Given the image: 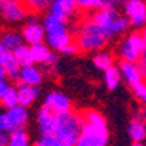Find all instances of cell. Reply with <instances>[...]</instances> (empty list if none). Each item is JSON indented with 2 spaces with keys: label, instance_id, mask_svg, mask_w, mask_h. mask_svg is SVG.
Segmentation results:
<instances>
[{
  "label": "cell",
  "instance_id": "cell-31",
  "mask_svg": "<svg viewBox=\"0 0 146 146\" xmlns=\"http://www.w3.org/2000/svg\"><path fill=\"white\" fill-rule=\"evenodd\" d=\"M0 131H2V133H7V131L10 133L12 131V127L9 124V120L6 117V113L0 114Z\"/></svg>",
  "mask_w": 146,
  "mask_h": 146
},
{
  "label": "cell",
  "instance_id": "cell-32",
  "mask_svg": "<svg viewBox=\"0 0 146 146\" xmlns=\"http://www.w3.org/2000/svg\"><path fill=\"white\" fill-rule=\"evenodd\" d=\"M133 89H135V94H136L137 98H140V100H142V102H145V104H146V83H143V82H142L140 85L135 86Z\"/></svg>",
  "mask_w": 146,
  "mask_h": 146
},
{
  "label": "cell",
  "instance_id": "cell-11",
  "mask_svg": "<svg viewBox=\"0 0 146 146\" xmlns=\"http://www.w3.org/2000/svg\"><path fill=\"white\" fill-rule=\"evenodd\" d=\"M5 113H6V117L9 120V124L12 127V131L18 130V129H23L29 120V113H28L27 107H22V105L9 108Z\"/></svg>",
  "mask_w": 146,
  "mask_h": 146
},
{
  "label": "cell",
  "instance_id": "cell-35",
  "mask_svg": "<svg viewBox=\"0 0 146 146\" xmlns=\"http://www.w3.org/2000/svg\"><path fill=\"white\" fill-rule=\"evenodd\" d=\"M10 83L7 82V80H2L0 82V98H2V96H5L9 91H10Z\"/></svg>",
  "mask_w": 146,
  "mask_h": 146
},
{
  "label": "cell",
  "instance_id": "cell-16",
  "mask_svg": "<svg viewBox=\"0 0 146 146\" xmlns=\"http://www.w3.org/2000/svg\"><path fill=\"white\" fill-rule=\"evenodd\" d=\"M40 89L38 86H29V85L21 83L18 86V95H19V105L29 107L34 104V101L38 98Z\"/></svg>",
  "mask_w": 146,
  "mask_h": 146
},
{
  "label": "cell",
  "instance_id": "cell-22",
  "mask_svg": "<svg viewBox=\"0 0 146 146\" xmlns=\"http://www.w3.org/2000/svg\"><path fill=\"white\" fill-rule=\"evenodd\" d=\"M50 50L45 44H36L31 47V56L34 63H45L48 56H50Z\"/></svg>",
  "mask_w": 146,
  "mask_h": 146
},
{
  "label": "cell",
  "instance_id": "cell-40",
  "mask_svg": "<svg viewBox=\"0 0 146 146\" xmlns=\"http://www.w3.org/2000/svg\"><path fill=\"white\" fill-rule=\"evenodd\" d=\"M137 118H140L142 121H145V123H146V110H142V111H140V115H139Z\"/></svg>",
  "mask_w": 146,
  "mask_h": 146
},
{
  "label": "cell",
  "instance_id": "cell-29",
  "mask_svg": "<svg viewBox=\"0 0 146 146\" xmlns=\"http://www.w3.org/2000/svg\"><path fill=\"white\" fill-rule=\"evenodd\" d=\"M78 7L83 10H91V9H101V0H75Z\"/></svg>",
  "mask_w": 146,
  "mask_h": 146
},
{
  "label": "cell",
  "instance_id": "cell-20",
  "mask_svg": "<svg viewBox=\"0 0 146 146\" xmlns=\"http://www.w3.org/2000/svg\"><path fill=\"white\" fill-rule=\"evenodd\" d=\"M121 79H123V76H121V72H120V69L115 67V66L110 67L108 70L104 72V82H105V85H107L108 89H115L118 85H120Z\"/></svg>",
  "mask_w": 146,
  "mask_h": 146
},
{
  "label": "cell",
  "instance_id": "cell-26",
  "mask_svg": "<svg viewBox=\"0 0 146 146\" xmlns=\"http://www.w3.org/2000/svg\"><path fill=\"white\" fill-rule=\"evenodd\" d=\"M2 104L5 105V108L6 110H9V108H13V107H16V105H19V95H18V88L15 89V88H10V91L5 95V96H2Z\"/></svg>",
  "mask_w": 146,
  "mask_h": 146
},
{
  "label": "cell",
  "instance_id": "cell-5",
  "mask_svg": "<svg viewBox=\"0 0 146 146\" xmlns=\"http://www.w3.org/2000/svg\"><path fill=\"white\" fill-rule=\"evenodd\" d=\"M124 13L135 28L146 27V2L145 0H129L124 5Z\"/></svg>",
  "mask_w": 146,
  "mask_h": 146
},
{
  "label": "cell",
  "instance_id": "cell-34",
  "mask_svg": "<svg viewBox=\"0 0 146 146\" xmlns=\"http://www.w3.org/2000/svg\"><path fill=\"white\" fill-rule=\"evenodd\" d=\"M137 66H139V69H140V72H142V75L146 76V50L143 51L140 60L137 62Z\"/></svg>",
  "mask_w": 146,
  "mask_h": 146
},
{
  "label": "cell",
  "instance_id": "cell-28",
  "mask_svg": "<svg viewBox=\"0 0 146 146\" xmlns=\"http://www.w3.org/2000/svg\"><path fill=\"white\" fill-rule=\"evenodd\" d=\"M35 146H67V145H64L56 135H50V136H41L35 142Z\"/></svg>",
  "mask_w": 146,
  "mask_h": 146
},
{
  "label": "cell",
  "instance_id": "cell-37",
  "mask_svg": "<svg viewBox=\"0 0 146 146\" xmlns=\"http://www.w3.org/2000/svg\"><path fill=\"white\" fill-rule=\"evenodd\" d=\"M115 3L113 0H101V9H114Z\"/></svg>",
  "mask_w": 146,
  "mask_h": 146
},
{
  "label": "cell",
  "instance_id": "cell-21",
  "mask_svg": "<svg viewBox=\"0 0 146 146\" xmlns=\"http://www.w3.org/2000/svg\"><path fill=\"white\" fill-rule=\"evenodd\" d=\"M7 146H29V136L23 129H18L9 133Z\"/></svg>",
  "mask_w": 146,
  "mask_h": 146
},
{
  "label": "cell",
  "instance_id": "cell-8",
  "mask_svg": "<svg viewBox=\"0 0 146 146\" xmlns=\"http://www.w3.org/2000/svg\"><path fill=\"white\" fill-rule=\"evenodd\" d=\"M36 121H38L41 136H50L57 133V114L51 113L44 105L40 108L38 115H36Z\"/></svg>",
  "mask_w": 146,
  "mask_h": 146
},
{
  "label": "cell",
  "instance_id": "cell-36",
  "mask_svg": "<svg viewBox=\"0 0 146 146\" xmlns=\"http://www.w3.org/2000/svg\"><path fill=\"white\" fill-rule=\"evenodd\" d=\"M57 62H58V56H57L54 51H51L50 56H48V58H47L45 64H47V66H54V64H57Z\"/></svg>",
  "mask_w": 146,
  "mask_h": 146
},
{
  "label": "cell",
  "instance_id": "cell-27",
  "mask_svg": "<svg viewBox=\"0 0 146 146\" xmlns=\"http://www.w3.org/2000/svg\"><path fill=\"white\" fill-rule=\"evenodd\" d=\"M2 67V66H0ZM6 72H7V78L9 79H12V80H19L21 82V72H22V67H21V64L18 63V60L15 58L12 63H9L6 67Z\"/></svg>",
  "mask_w": 146,
  "mask_h": 146
},
{
  "label": "cell",
  "instance_id": "cell-18",
  "mask_svg": "<svg viewBox=\"0 0 146 146\" xmlns=\"http://www.w3.org/2000/svg\"><path fill=\"white\" fill-rule=\"evenodd\" d=\"M47 42L51 48H54V50L62 51L63 48H66L67 45L72 44V35L67 31L53 34V35H47Z\"/></svg>",
  "mask_w": 146,
  "mask_h": 146
},
{
  "label": "cell",
  "instance_id": "cell-13",
  "mask_svg": "<svg viewBox=\"0 0 146 146\" xmlns=\"http://www.w3.org/2000/svg\"><path fill=\"white\" fill-rule=\"evenodd\" d=\"M120 15L117 13V10L115 9H100V10H96L94 16H92V21L96 22L100 27H102V29L107 32L108 35V29L110 27L113 25V22L118 18ZM111 40V38H110Z\"/></svg>",
  "mask_w": 146,
  "mask_h": 146
},
{
  "label": "cell",
  "instance_id": "cell-2",
  "mask_svg": "<svg viewBox=\"0 0 146 146\" xmlns=\"http://www.w3.org/2000/svg\"><path fill=\"white\" fill-rule=\"evenodd\" d=\"M108 40L110 36L102 29V27H100L94 21H88L79 28L76 44L79 45V50L83 53H95L101 51L107 45Z\"/></svg>",
  "mask_w": 146,
  "mask_h": 146
},
{
  "label": "cell",
  "instance_id": "cell-38",
  "mask_svg": "<svg viewBox=\"0 0 146 146\" xmlns=\"http://www.w3.org/2000/svg\"><path fill=\"white\" fill-rule=\"evenodd\" d=\"M9 143V135L7 133H0V146H7Z\"/></svg>",
  "mask_w": 146,
  "mask_h": 146
},
{
  "label": "cell",
  "instance_id": "cell-19",
  "mask_svg": "<svg viewBox=\"0 0 146 146\" xmlns=\"http://www.w3.org/2000/svg\"><path fill=\"white\" fill-rule=\"evenodd\" d=\"M127 131L133 142H143L146 139V123L140 118H135L130 121Z\"/></svg>",
  "mask_w": 146,
  "mask_h": 146
},
{
  "label": "cell",
  "instance_id": "cell-24",
  "mask_svg": "<svg viewBox=\"0 0 146 146\" xmlns=\"http://www.w3.org/2000/svg\"><path fill=\"white\" fill-rule=\"evenodd\" d=\"M22 2L31 13H41L51 6V0H22Z\"/></svg>",
  "mask_w": 146,
  "mask_h": 146
},
{
  "label": "cell",
  "instance_id": "cell-3",
  "mask_svg": "<svg viewBox=\"0 0 146 146\" xmlns=\"http://www.w3.org/2000/svg\"><path fill=\"white\" fill-rule=\"evenodd\" d=\"M85 127L83 115L76 113L57 114V133L56 136L67 146H76Z\"/></svg>",
  "mask_w": 146,
  "mask_h": 146
},
{
  "label": "cell",
  "instance_id": "cell-1",
  "mask_svg": "<svg viewBox=\"0 0 146 146\" xmlns=\"http://www.w3.org/2000/svg\"><path fill=\"white\" fill-rule=\"evenodd\" d=\"M85 127L76 146H108L110 135L104 115L95 110L83 113Z\"/></svg>",
  "mask_w": 146,
  "mask_h": 146
},
{
  "label": "cell",
  "instance_id": "cell-30",
  "mask_svg": "<svg viewBox=\"0 0 146 146\" xmlns=\"http://www.w3.org/2000/svg\"><path fill=\"white\" fill-rule=\"evenodd\" d=\"M15 60V54L12 51H7V50H0V66L2 67H6L9 63H12Z\"/></svg>",
  "mask_w": 146,
  "mask_h": 146
},
{
  "label": "cell",
  "instance_id": "cell-15",
  "mask_svg": "<svg viewBox=\"0 0 146 146\" xmlns=\"http://www.w3.org/2000/svg\"><path fill=\"white\" fill-rule=\"evenodd\" d=\"M42 82V73L38 67H35L32 64L23 66L21 72V83L29 85V86H38Z\"/></svg>",
  "mask_w": 146,
  "mask_h": 146
},
{
  "label": "cell",
  "instance_id": "cell-33",
  "mask_svg": "<svg viewBox=\"0 0 146 146\" xmlns=\"http://www.w3.org/2000/svg\"><path fill=\"white\" fill-rule=\"evenodd\" d=\"M79 51V45L76 44V42H72L70 45H67L66 48H63L62 51V54H66V56H73V54H76Z\"/></svg>",
  "mask_w": 146,
  "mask_h": 146
},
{
  "label": "cell",
  "instance_id": "cell-12",
  "mask_svg": "<svg viewBox=\"0 0 146 146\" xmlns=\"http://www.w3.org/2000/svg\"><path fill=\"white\" fill-rule=\"evenodd\" d=\"M118 69L121 72V76H123V79L131 85L133 88L137 86V85L142 83V72L137 66V63H130V62H120L118 64Z\"/></svg>",
  "mask_w": 146,
  "mask_h": 146
},
{
  "label": "cell",
  "instance_id": "cell-4",
  "mask_svg": "<svg viewBox=\"0 0 146 146\" xmlns=\"http://www.w3.org/2000/svg\"><path fill=\"white\" fill-rule=\"evenodd\" d=\"M145 50H146V41L143 38V34L131 32L120 42L117 48V54L121 58V62L137 63Z\"/></svg>",
  "mask_w": 146,
  "mask_h": 146
},
{
  "label": "cell",
  "instance_id": "cell-14",
  "mask_svg": "<svg viewBox=\"0 0 146 146\" xmlns=\"http://www.w3.org/2000/svg\"><path fill=\"white\" fill-rule=\"evenodd\" d=\"M25 40H23L22 34L16 32V31H6L2 35V41H0V50H7L13 53L15 50H18L19 47L25 45L23 44Z\"/></svg>",
  "mask_w": 146,
  "mask_h": 146
},
{
  "label": "cell",
  "instance_id": "cell-39",
  "mask_svg": "<svg viewBox=\"0 0 146 146\" xmlns=\"http://www.w3.org/2000/svg\"><path fill=\"white\" fill-rule=\"evenodd\" d=\"M6 78H7L6 69H5V67H0V79H2V80H6Z\"/></svg>",
  "mask_w": 146,
  "mask_h": 146
},
{
  "label": "cell",
  "instance_id": "cell-17",
  "mask_svg": "<svg viewBox=\"0 0 146 146\" xmlns=\"http://www.w3.org/2000/svg\"><path fill=\"white\" fill-rule=\"evenodd\" d=\"M44 29L47 32V35H53V34H58V32H64L67 31V25L66 22L58 19L57 16L48 13L44 18Z\"/></svg>",
  "mask_w": 146,
  "mask_h": 146
},
{
  "label": "cell",
  "instance_id": "cell-42",
  "mask_svg": "<svg viewBox=\"0 0 146 146\" xmlns=\"http://www.w3.org/2000/svg\"><path fill=\"white\" fill-rule=\"evenodd\" d=\"M131 146H146L143 142H133V145Z\"/></svg>",
  "mask_w": 146,
  "mask_h": 146
},
{
  "label": "cell",
  "instance_id": "cell-23",
  "mask_svg": "<svg viewBox=\"0 0 146 146\" xmlns=\"http://www.w3.org/2000/svg\"><path fill=\"white\" fill-rule=\"evenodd\" d=\"M94 64H95L96 69H100V70H102V72H105V70H108L110 67L114 66V64H113V57H111V54L107 53V51H100L98 54H95V56H94Z\"/></svg>",
  "mask_w": 146,
  "mask_h": 146
},
{
  "label": "cell",
  "instance_id": "cell-41",
  "mask_svg": "<svg viewBox=\"0 0 146 146\" xmlns=\"http://www.w3.org/2000/svg\"><path fill=\"white\" fill-rule=\"evenodd\" d=\"M113 2H114L115 5H123V6H124V5L129 2V0H113Z\"/></svg>",
  "mask_w": 146,
  "mask_h": 146
},
{
  "label": "cell",
  "instance_id": "cell-10",
  "mask_svg": "<svg viewBox=\"0 0 146 146\" xmlns=\"http://www.w3.org/2000/svg\"><path fill=\"white\" fill-rule=\"evenodd\" d=\"M22 36L25 40L29 47L36 45V44H42L44 38H47V32L44 29V25L35 22V23H27L22 29Z\"/></svg>",
  "mask_w": 146,
  "mask_h": 146
},
{
  "label": "cell",
  "instance_id": "cell-6",
  "mask_svg": "<svg viewBox=\"0 0 146 146\" xmlns=\"http://www.w3.org/2000/svg\"><path fill=\"white\" fill-rule=\"evenodd\" d=\"M0 9L7 22H21L28 15V9L21 0H0Z\"/></svg>",
  "mask_w": 146,
  "mask_h": 146
},
{
  "label": "cell",
  "instance_id": "cell-25",
  "mask_svg": "<svg viewBox=\"0 0 146 146\" xmlns=\"http://www.w3.org/2000/svg\"><path fill=\"white\" fill-rule=\"evenodd\" d=\"M15 54V58L18 60V63L23 67V66H29L32 64V56H31V47H27V45H22L19 47L18 50L13 51Z\"/></svg>",
  "mask_w": 146,
  "mask_h": 146
},
{
  "label": "cell",
  "instance_id": "cell-43",
  "mask_svg": "<svg viewBox=\"0 0 146 146\" xmlns=\"http://www.w3.org/2000/svg\"><path fill=\"white\" fill-rule=\"evenodd\" d=\"M142 34H143V38H145V41H146V27L143 28V32H142Z\"/></svg>",
  "mask_w": 146,
  "mask_h": 146
},
{
  "label": "cell",
  "instance_id": "cell-9",
  "mask_svg": "<svg viewBox=\"0 0 146 146\" xmlns=\"http://www.w3.org/2000/svg\"><path fill=\"white\" fill-rule=\"evenodd\" d=\"M76 10H78V5L75 0H51L50 13L64 22L75 15Z\"/></svg>",
  "mask_w": 146,
  "mask_h": 146
},
{
  "label": "cell",
  "instance_id": "cell-7",
  "mask_svg": "<svg viewBox=\"0 0 146 146\" xmlns=\"http://www.w3.org/2000/svg\"><path fill=\"white\" fill-rule=\"evenodd\" d=\"M44 107L54 114H63L72 111V101L69 100L67 95L54 91L44 98Z\"/></svg>",
  "mask_w": 146,
  "mask_h": 146
}]
</instances>
